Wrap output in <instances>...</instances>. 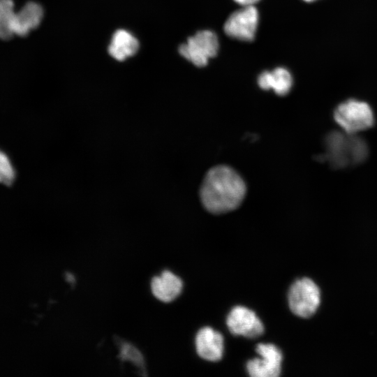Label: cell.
I'll return each instance as SVG.
<instances>
[{
    "label": "cell",
    "mask_w": 377,
    "mask_h": 377,
    "mask_svg": "<svg viewBox=\"0 0 377 377\" xmlns=\"http://www.w3.org/2000/svg\"><path fill=\"white\" fill-rule=\"evenodd\" d=\"M241 176L232 168L217 165L206 174L200 188L201 202L213 214L226 213L237 208L246 194Z\"/></svg>",
    "instance_id": "6da1fadb"
},
{
    "label": "cell",
    "mask_w": 377,
    "mask_h": 377,
    "mask_svg": "<svg viewBox=\"0 0 377 377\" xmlns=\"http://www.w3.org/2000/svg\"><path fill=\"white\" fill-rule=\"evenodd\" d=\"M325 152L322 158L334 168L357 165L368 156L366 142L355 134L334 131L325 139Z\"/></svg>",
    "instance_id": "7a4b0ae2"
},
{
    "label": "cell",
    "mask_w": 377,
    "mask_h": 377,
    "mask_svg": "<svg viewBox=\"0 0 377 377\" xmlns=\"http://www.w3.org/2000/svg\"><path fill=\"white\" fill-rule=\"evenodd\" d=\"M334 118L345 132L352 134L370 128L375 121L371 107L354 99L339 104L334 110Z\"/></svg>",
    "instance_id": "3957f363"
},
{
    "label": "cell",
    "mask_w": 377,
    "mask_h": 377,
    "mask_svg": "<svg viewBox=\"0 0 377 377\" xmlns=\"http://www.w3.org/2000/svg\"><path fill=\"white\" fill-rule=\"evenodd\" d=\"M219 50L216 34L210 30H202L189 37L179 47V54L198 67L207 64L208 60L215 57Z\"/></svg>",
    "instance_id": "277c9868"
},
{
    "label": "cell",
    "mask_w": 377,
    "mask_h": 377,
    "mask_svg": "<svg viewBox=\"0 0 377 377\" xmlns=\"http://www.w3.org/2000/svg\"><path fill=\"white\" fill-rule=\"evenodd\" d=\"M288 305L292 312L307 318L317 310L320 300L318 287L311 279L304 278L296 281L288 292Z\"/></svg>",
    "instance_id": "5b68a950"
},
{
    "label": "cell",
    "mask_w": 377,
    "mask_h": 377,
    "mask_svg": "<svg viewBox=\"0 0 377 377\" xmlns=\"http://www.w3.org/2000/svg\"><path fill=\"white\" fill-rule=\"evenodd\" d=\"M258 19V12L254 6H244L229 16L224 24V31L232 38L251 41L256 36Z\"/></svg>",
    "instance_id": "8992f818"
},
{
    "label": "cell",
    "mask_w": 377,
    "mask_h": 377,
    "mask_svg": "<svg viewBox=\"0 0 377 377\" xmlns=\"http://www.w3.org/2000/svg\"><path fill=\"white\" fill-rule=\"evenodd\" d=\"M260 357L246 364V369L252 377H276L280 374L283 359L281 350L272 343H259L256 349Z\"/></svg>",
    "instance_id": "52a82bcc"
},
{
    "label": "cell",
    "mask_w": 377,
    "mask_h": 377,
    "mask_svg": "<svg viewBox=\"0 0 377 377\" xmlns=\"http://www.w3.org/2000/svg\"><path fill=\"white\" fill-rule=\"evenodd\" d=\"M227 326L234 335L256 338L264 332V326L256 314L251 309L237 306L229 313L226 319Z\"/></svg>",
    "instance_id": "ba28073f"
},
{
    "label": "cell",
    "mask_w": 377,
    "mask_h": 377,
    "mask_svg": "<svg viewBox=\"0 0 377 377\" xmlns=\"http://www.w3.org/2000/svg\"><path fill=\"white\" fill-rule=\"evenodd\" d=\"M196 351L202 359L216 362L223 353V337L221 333L212 327L200 329L195 337Z\"/></svg>",
    "instance_id": "9c48e42d"
},
{
    "label": "cell",
    "mask_w": 377,
    "mask_h": 377,
    "mask_svg": "<svg viewBox=\"0 0 377 377\" xmlns=\"http://www.w3.org/2000/svg\"><path fill=\"white\" fill-rule=\"evenodd\" d=\"M182 287L180 278L168 270H165L160 276H154L151 282L153 295L164 302H170L176 299L181 293Z\"/></svg>",
    "instance_id": "30bf717a"
},
{
    "label": "cell",
    "mask_w": 377,
    "mask_h": 377,
    "mask_svg": "<svg viewBox=\"0 0 377 377\" xmlns=\"http://www.w3.org/2000/svg\"><path fill=\"white\" fill-rule=\"evenodd\" d=\"M43 15L42 7L35 3L29 2L15 13L13 25L14 35L25 36L30 30L36 28Z\"/></svg>",
    "instance_id": "8fae6325"
},
{
    "label": "cell",
    "mask_w": 377,
    "mask_h": 377,
    "mask_svg": "<svg viewBox=\"0 0 377 377\" xmlns=\"http://www.w3.org/2000/svg\"><path fill=\"white\" fill-rule=\"evenodd\" d=\"M258 84L264 90L272 89L277 95L285 96L292 87L293 78L287 69L278 67L263 72L258 77Z\"/></svg>",
    "instance_id": "7c38bea8"
},
{
    "label": "cell",
    "mask_w": 377,
    "mask_h": 377,
    "mask_svg": "<svg viewBox=\"0 0 377 377\" xmlns=\"http://www.w3.org/2000/svg\"><path fill=\"white\" fill-rule=\"evenodd\" d=\"M138 48V40L129 32L119 29L113 34L108 52L115 59L123 61L134 55Z\"/></svg>",
    "instance_id": "4fadbf2b"
},
{
    "label": "cell",
    "mask_w": 377,
    "mask_h": 377,
    "mask_svg": "<svg viewBox=\"0 0 377 377\" xmlns=\"http://www.w3.org/2000/svg\"><path fill=\"white\" fill-rule=\"evenodd\" d=\"M12 0L0 1V36L3 40H9L14 35L13 25L15 13Z\"/></svg>",
    "instance_id": "5bb4252c"
},
{
    "label": "cell",
    "mask_w": 377,
    "mask_h": 377,
    "mask_svg": "<svg viewBox=\"0 0 377 377\" xmlns=\"http://www.w3.org/2000/svg\"><path fill=\"white\" fill-rule=\"evenodd\" d=\"M15 170L8 155L1 151L0 159V179L1 183L10 186L15 179Z\"/></svg>",
    "instance_id": "9a60e30c"
},
{
    "label": "cell",
    "mask_w": 377,
    "mask_h": 377,
    "mask_svg": "<svg viewBox=\"0 0 377 377\" xmlns=\"http://www.w3.org/2000/svg\"><path fill=\"white\" fill-rule=\"evenodd\" d=\"M121 355L128 358L140 369H144V360L140 353L132 346L124 343L122 345Z\"/></svg>",
    "instance_id": "2e32d148"
},
{
    "label": "cell",
    "mask_w": 377,
    "mask_h": 377,
    "mask_svg": "<svg viewBox=\"0 0 377 377\" xmlns=\"http://www.w3.org/2000/svg\"><path fill=\"white\" fill-rule=\"evenodd\" d=\"M236 3L243 6H253L254 3H257L260 0H234Z\"/></svg>",
    "instance_id": "e0dca14e"
},
{
    "label": "cell",
    "mask_w": 377,
    "mask_h": 377,
    "mask_svg": "<svg viewBox=\"0 0 377 377\" xmlns=\"http://www.w3.org/2000/svg\"><path fill=\"white\" fill-rule=\"evenodd\" d=\"M304 1H307V2H310V1H315V0H304Z\"/></svg>",
    "instance_id": "ac0fdd59"
}]
</instances>
